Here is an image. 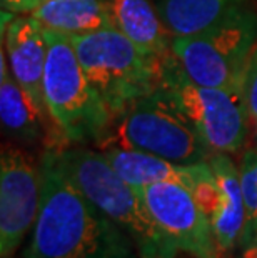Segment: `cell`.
I'll use <instances>...</instances> for the list:
<instances>
[{"mask_svg": "<svg viewBox=\"0 0 257 258\" xmlns=\"http://www.w3.org/2000/svg\"><path fill=\"white\" fill-rule=\"evenodd\" d=\"M40 208L25 258H132L134 241L82 194L59 150L40 160Z\"/></svg>", "mask_w": 257, "mask_h": 258, "instance_id": "obj_1", "label": "cell"}, {"mask_svg": "<svg viewBox=\"0 0 257 258\" xmlns=\"http://www.w3.org/2000/svg\"><path fill=\"white\" fill-rule=\"evenodd\" d=\"M59 153L74 183L104 215L129 235L140 258H177V248L150 217L140 190L125 182L102 152L74 147L60 148Z\"/></svg>", "mask_w": 257, "mask_h": 258, "instance_id": "obj_2", "label": "cell"}, {"mask_svg": "<svg viewBox=\"0 0 257 258\" xmlns=\"http://www.w3.org/2000/svg\"><path fill=\"white\" fill-rule=\"evenodd\" d=\"M47 60L43 100L60 135L72 144L100 142L111 134L114 117L94 89L67 34L45 29Z\"/></svg>", "mask_w": 257, "mask_h": 258, "instance_id": "obj_3", "label": "cell"}, {"mask_svg": "<svg viewBox=\"0 0 257 258\" xmlns=\"http://www.w3.org/2000/svg\"><path fill=\"white\" fill-rule=\"evenodd\" d=\"M94 89L114 122L135 100L161 87L164 62L144 55L116 27L69 35Z\"/></svg>", "mask_w": 257, "mask_h": 258, "instance_id": "obj_4", "label": "cell"}, {"mask_svg": "<svg viewBox=\"0 0 257 258\" xmlns=\"http://www.w3.org/2000/svg\"><path fill=\"white\" fill-rule=\"evenodd\" d=\"M104 144L147 152L179 165L209 162L212 157L176 97L164 87L135 100L120 113Z\"/></svg>", "mask_w": 257, "mask_h": 258, "instance_id": "obj_5", "label": "cell"}, {"mask_svg": "<svg viewBox=\"0 0 257 258\" xmlns=\"http://www.w3.org/2000/svg\"><path fill=\"white\" fill-rule=\"evenodd\" d=\"M255 45L257 12L245 4L200 34L171 42L187 79L204 87L244 85Z\"/></svg>", "mask_w": 257, "mask_h": 258, "instance_id": "obj_6", "label": "cell"}, {"mask_svg": "<svg viewBox=\"0 0 257 258\" xmlns=\"http://www.w3.org/2000/svg\"><path fill=\"white\" fill-rule=\"evenodd\" d=\"M161 87L176 97L180 108L197 128L212 153H237L247 139L250 115L244 85L204 87L194 84L184 74L176 55L162 67Z\"/></svg>", "mask_w": 257, "mask_h": 258, "instance_id": "obj_7", "label": "cell"}, {"mask_svg": "<svg viewBox=\"0 0 257 258\" xmlns=\"http://www.w3.org/2000/svg\"><path fill=\"white\" fill-rule=\"evenodd\" d=\"M139 190L150 217L179 253L190 258H221L211 218L187 186L162 182Z\"/></svg>", "mask_w": 257, "mask_h": 258, "instance_id": "obj_8", "label": "cell"}, {"mask_svg": "<svg viewBox=\"0 0 257 258\" xmlns=\"http://www.w3.org/2000/svg\"><path fill=\"white\" fill-rule=\"evenodd\" d=\"M40 165L5 145L0 157V255L10 258L35 225L40 208Z\"/></svg>", "mask_w": 257, "mask_h": 258, "instance_id": "obj_9", "label": "cell"}, {"mask_svg": "<svg viewBox=\"0 0 257 258\" xmlns=\"http://www.w3.org/2000/svg\"><path fill=\"white\" fill-rule=\"evenodd\" d=\"M7 43L9 69L14 79L34 98L40 112L48 115L43 100V70L47 60V38L40 22L32 15L15 17L9 22L7 34H4Z\"/></svg>", "mask_w": 257, "mask_h": 258, "instance_id": "obj_10", "label": "cell"}, {"mask_svg": "<svg viewBox=\"0 0 257 258\" xmlns=\"http://www.w3.org/2000/svg\"><path fill=\"white\" fill-rule=\"evenodd\" d=\"M209 163L221 190L219 207L211 220L212 232H214L219 256H226L234 246L239 245L245 222L240 175L239 167H236V163L231 160L229 153H212Z\"/></svg>", "mask_w": 257, "mask_h": 258, "instance_id": "obj_11", "label": "cell"}, {"mask_svg": "<svg viewBox=\"0 0 257 258\" xmlns=\"http://www.w3.org/2000/svg\"><path fill=\"white\" fill-rule=\"evenodd\" d=\"M114 27L152 60L172 55V37L150 0H109Z\"/></svg>", "mask_w": 257, "mask_h": 258, "instance_id": "obj_12", "label": "cell"}, {"mask_svg": "<svg viewBox=\"0 0 257 258\" xmlns=\"http://www.w3.org/2000/svg\"><path fill=\"white\" fill-rule=\"evenodd\" d=\"M112 168L135 188L147 185L174 182L190 190L195 178V165H179L152 153L122 147H106L102 152Z\"/></svg>", "mask_w": 257, "mask_h": 258, "instance_id": "obj_13", "label": "cell"}, {"mask_svg": "<svg viewBox=\"0 0 257 258\" xmlns=\"http://www.w3.org/2000/svg\"><path fill=\"white\" fill-rule=\"evenodd\" d=\"M5 50L0 53V118L5 134L19 142H37L42 137L45 115L40 112L27 90L14 79Z\"/></svg>", "mask_w": 257, "mask_h": 258, "instance_id": "obj_14", "label": "cell"}, {"mask_svg": "<svg viewBox=\"0 0 257 258\" xmlns=\"http://www.w3.org/2000/svg\"><path fill=\"white\" fill-rule=\"evenodd\" d=\"M30 15L45 29L67 35L114 27L109 0H45Z\"/></svg>", "mask_w": 257, "mask_h": 258, "instance_id": "obj_15", "label": "cell"}, {"mask_svg": "<svg viewBox=\"0 0 257 258\" xmlns=\"http://www.w3.org/2000/svg\"><path fill=\"white\" fill-rule=\"evenodd\" d=\"M245 0H159L157 10L172 38L207 30Z\"/></svg>", "mask_w": 257, "mask_h": 258, "instance_id": "obj_16", "label": "cell"}, {"mask_svg": "<svg viewBox=\"0 0 257 258\" xmlns=\"http://www.w3.org/2000/svg\"><path fill=\"white\" fill-rule=\"evenodd\" d=\"M239 175L245 205V222L239 246L244 248L254 243L257 235V148H250L244 153L239 165Z\"/></svg>", "mask_w": 257, "mask_h": 258, "instance_id": "obj_17", "label": "cell"}, {"mask_svg": "<svg viewBox=\"0 0 257 258\" xmlns=\"http://www.w3.org/2000/svg\"><path fill=\"white\" fill-rule=\"evenodd\" d=\"M244 95L247 102V110L250 115V120L257 122V45L250 53L247 70L244 77Z\"/></svg>", "mask_w": 257, "mask_h": 258, "instance_id": "obj_18", "label": "cell"}, {"mask_svg": "<svg viewBox=\"0 0 257 258\" xmlns=\"http://www.w3.org/2000/svg\"><path fill=\"white\" fill-rule=\"evenodd\" d=\"M43 2H45V0H0V5H2L4 12H12V14L29 12L30 14Z\"/></svg>", "mask_w": 257, "mask_h": 258, "instance_id": "obj_19", "label": "cell"}, {"mask_svg": "<svg viewBox=\"0 0 257 258\" xmlns=\"http://www.w3.org/2000/svg\"><path fill=\"white\" fill-rule=\"evenodd\" d=\"M240 256L239 258H257V245H247L244 248H240Z\"/></svg>", "mask_w": 257, "mask_h": 258, "instance_id": "obj_20", "label": "cell"}, {"mask_svg": "<svg viewBox=\"0 0 257 258\" xmlns=\"http://www.w3.org/2000/svg\"><path fill=\"white\" fill-rule=\"evenodd\" d=\"M254 132H255V142H257V122H254Z\"/></svg>", "mask_w": 257, "mask_h": 258, "instance_id": "obj_21", "label": "cell"}, {"mask_svg": "<svg viewBox=\"0 0 257 258\" xmlns=\"http://www.w3.org/2000/svg\"><path fill=\"white\" fill-rule=\"evenodd\" d=\"M254 245H257V235H255V240H254Z\"/></svg>", "mask_w": 257, "mask_h": 258, "instance_id": "obj_22", "label": "cell"}]
</instances>
